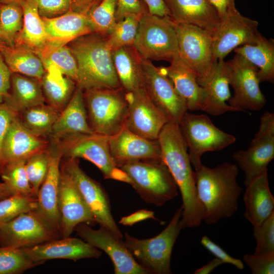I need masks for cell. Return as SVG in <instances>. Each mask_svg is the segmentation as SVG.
<instances>
[{
    "mask_svg": "<svg viewBox=\"0 0 274 274\" xmlns=\"http://www.w3.org/2000/svg\"><path fill=\"white\" fill-rule=\"evenodd\" d=\"M157 141L162 160L181 194L182 211L179 226L181 229L198 227L202 221L203 211L197 196L195 171L179 124L169 121L161 130Z\"/></svg>",
    "mask_w": 274,
    "mask_h": 274,
    "instance_id": "6da1fadb",
    "label": "cell"
},
{
    "mask_svg": "<svg viewBox=\"0 0 274 274\" xmlns=\"http://www.w3.org/2000/svg\"><path fill=\"white\" fill-rule=\"evenodd\" d=\"M194 171L202 221L213 225L220 219L231 217L237 210L242 192L237 181V165L227 162L214 168L202 165Z\"/></svg>",
    "mask_w": 274,
    "mask_h": 274,
    "instance_id": "7a4b0ae2",
    "label": "cell"
},
{
    "mask_svg": "<svg viewBox=\"0 0 274 274\" xmlns=\"http://www.w3.org/2000/svg\"><path fill=\"white\" fill-rule=\"evenodd\" d=\"M67 45L77 62V85L83 91L122 87L113 63V50L107 36L92 32Z\"/></svg>",
    "mask_w": 274,
    "mask_h": 274,
    "instance_id": "3957f363",
    "label": "cell"
},
{
    "mask_svg": "<svg viewBox=\"0 0 274 274\" xmlns=\"http://www.w3.org/2000/svg\"><path fill=\"white\" fill-rule=\"evenodd\" d=\"M119 168L146 203L160 207L178 194V186L162 160L131 161Z\"/></svg>",
    "mask_w": 274,
    "mask_h": 274,
    "instance_id": "277c9868",
    "label": "cell"
},
{
    "mask_svg": "<svg viewBox=\"0 0 274 274\" xmlns=\"http://www.w3.org/2000/svg\"><path fill=\"white\" fill-rule=\"evenodd\" d=\"M83 98L88 123L94 133L111 136L124 127L128 105L122 87L90 89L83 91Z\"/></svg>",
    "mask_w": 274,
    "mask_h": 274,
    "instance_id": "5b68a950",
    "label": "cell"
},
{
    "mask_svg": "<svg viewBox=\"0 0 274 274\" xmlns=\"http://www.w3.org/2000/svg\"><path fill=\"white\" fill-rule=\"evenodd\" d=\"M182 207L174 213L169 223L160 233L150 238L139 239L124 233V243L136 261L150 273H172V250L182 230L179 226Z\"/></svg>",
    "mask_w": 274,
    "mask_h": 274,
    "instance_id": "8992f818",
    "label": "cell"
},
{
    "mask_svg": "<svg viewBox=\"0 0 274 274\" xmlns=\"http://www.w3.org/2000/svg\"><path fill=\"white\" fill-rule=\"evenodd\" d=\"M109 138L94 133L75 134L54 139L58 143L63 158L86 159L100 170L105 179L130 184L129 178L117 166L111 155Z\"/></svg>",
    "mask_w": 274,
    "mask_h": 274,
    "instance_id": "52a82bcc",
    "label": "cell"
},
{
    "mask_svg": "<svg viewBox=\"0 0 274 274\" xmlns=\"http://www.w3.org/2000/svg\"><path fill=\"white\" fill-rule=\"evenodd\" d=\"M133 46L143 59L171 62L179 55L178 40L172 20L149 11L140 18Z\"/></svg>",
    "mask_w": 274,
    "mask_h": 274,
    "instance_id": "ba28073f",
    "label": "cell"
},
{
    "mask_svg": "<svg viewBox=\"0 0 274 274\" xmlns=\"http://www.w3.org/2000/svg\"><path fill=\"white\" fill-rule=\"evenodd\" d=\"M179 126L188 148L191 165L195 170L202 164L205 152L221 150L233 144L235 137L216 127L206 115L185 113Z\"/></svg>",
    "mask_w": 274,
    "mask_h": 274,
    "instance_id": "9c48e42d",
    "label": "cell"
},
{
    "mask_svg": "<svg viewBox=\"0 0 274 274\" xmlns=\"http://www.w3.org/2000/svg\"><path fill=\"white\" fill-rule=\"evenodd\" d=\"M172 21L177 36L179 56L193 73L200 86L209 77L216 62L213 37L196 26Z\"/></svg>",
    "mask_w": 274,
    "mask_h": 274,
    "instance_id": "30bf717a",
    "label": "cell"
},
{
    "mask_svg": "<svg viewBox=\"0 0 274 274\" xmlns=\"http://www.w3.org/2000/svg\"><path fill=\"white\" fill-rule=\"evenodd\" d=\"M226 65L229 84L234 90L228 105L237 111L261 109L266 99L260 89L258 68L236 53Z\"/></svg>",
    "mask_w": 274,
    "mask_h": 274,
    "instance_id": "8fae6325",
    "label": "cell"
},
{
    "mask_svg": "<svg viewBox=\"0 0 274 274\" xmlns=\"http://www.w3.org/2000/svg\"><path fill=\"white\" fill-rule=\"evenodd\" d=\"M63 158L61 161V167L77 185L96 223L106 228L118 238L122 239L123 234L112 214L109 197L105 189L83 170L78 159Z\"/></svg>",
    "mask_w": 274,
    "mask_h": 274,
    "instance_id": "7c38bea8",
    "label": "cell"
},
{
    "mask_svg": "<svg viewBox=\"0 0 274 274\" xmlns=\"http://www.w3.org/2000/svg\"><path fill=\"white\" fill-rule=\"evenodd\" d=\"M232 157L245 174V186L267 169L274 158L273 113L263 114L259 129L248 148L234 153Z\"/></svg>",
    "mask_w": 274,
    "mask_h": 274,
    "instance_id": "4fadbf2b",
    "label": "cell"
},
{
    "mask_svg": "<svg viewBox=\"0 0 274 274\" xmlns=\"http://www.w3.org/2000/svg\"><path fill=\"white\" fill-rule=\"evenodd\" d=\"M128 112L125 126L135 134L150 140H157L169 120L153 102L144 88L125 92Z\"/></svg>",
    "mask_w": 274,
    "mask_h": 274,
    "instance_id": "5bb4252c",
    "label": "cell"
},
{
    "mask_svg": "<svg viewBox=\"0 0 274 274\" xmlns=\"http://www.w3.org/2000/svg\"><path fill=\"white\" fill-rule=\"evenodd\" d=\"M61 238L33 211L0 224V246L23 248Z\"/></svg>",
    "mask_w": 274,
    "mask_h": 274,
    "instance_id": "9a60e30c",
    "label": "cell"
},
{
    "mask_svg": "<svg viewBox=\"0 0 274 274\" xmlns=\"http://www.w3.org/2000/svg\"><path fill=\"white\" fill-rule=\"evenodd\" d=\"M77 235L91 246L104 251L111 259L115 274H148L149 271L132 256L124 242L102 226L94 229L86 223L75 227Z\"/></svg>",
    "mask_w": 274,
    "mask_h": 274,
    "instance_id": "2e32d148",
    "label": "cell"
},
{
    "mask_svg": "<svg viewBox=\"0 0 274 274\" xmlns=\"http://www.w3.org/2000/svg\"><path fill=\"white\" fill-rule=\"evenodd\" d=\"M144 88L153 102L169 121L179 124L188 109L186 104L161 67L152 61L143 59Z\"/></svg>",
    "mask_w": 274,
    "mask_h": 274,
    "instance_id": "e0dca14e",
    "label": "cell"
},
{
    "mask_svg": "<svg viewBox=\"0 0 274 274\" xmlns=\"http://www.w3.org/2000/svg\"><path fill=\"white\" fill-rule=\"evenodd\" d=\"M49 141L47 149L49 153L48 172L40 188L37 207L33 211L48 227L60 235L58 192L60 163L63 156L56 140L49 138Z\"/></svg>",
    "mask_w": 274,
    "mask_h": 274,
    "instance_id": "ac0fdd59",
    "label": "cell"
},
{
    "mask_svg": "<svg viewBox=\"0 0 274 274\" xmlns=\"http://www.w3.org/2000/svg\"><path fill=\"white\" fill-rule=\"evenodd\" d=\"M58 209L61 238L70 236L80 223H96L77 185L61 166Z\"/></svg>",
    "mask_w": 274,
    "mask_h": 274,
    "instance_id": "d6986e66",
    "label": "cell"
},
{
    "mask_svg": "<svg viewBox=\"0 0 274 274\" xmlns=\"http://www.w3.org/2000/svg\"><path fill=\"white\" fill-rule=\"evenodd\" d=\"M258 22L242 15L238 11L223 22L213 37V51L216 61L224 58L235 48L254 44L261 35Z\"/></svg>",
    "mask_w": 274,
    "mask_h": 274,
    "instance_id": "ffe728a7",
    "label": "cell"
},
{
    "mask_svg": "<svg viewBox=\"0 0 274 274\" xmlns=\"http://www.w3.org/2000/svg\"><path fill=\"white\" fill-rule=\"evenodd\" d=\"M109 143L111 155L119 167L131 161L162 160L157 140L146 139L125 127L109 136Z\"/></svg>",
    "mask_w": 274,
    "mask_h": 274,
    "instance_id": "44dd1931",
    "label": "cell"
},
{
    "mask_svg": "<svg viewBox=\"0 0 274 274\" xmlns=\"http://www.w3.org/2000/svg\"><path fill=\"white\" fill-rule=\"evenodd\" d=\"M27 257L35 262H44L53 259L77 261L81 259L98 258L102 253L82 238H58L29 247L21 248Z\"/></svg>",
    "mask_w": 274,
    "mask_h": 274,
    "instance_id": "7402d4cb",
    "label": "cell"
},
{
    "mask_svg": "<svg viewBox=\"0 0 274 274\" xmlns=\"http://www.w3.org/2000/svg\"><path fill=\"white\" fill-rule=\"evenodd\" d=\"M174 21L198 27L214 37L222 23L208 0H163Z\"/></svg>",
    "mask_w": 274,
    "mask_h": 274,
    "instance_id": "603a6c76",
    "label": "cell"
},
{
    "mask_svg": "<svg viewBox=\"0 0 274 274\" xmlns=\"http://www.w3.org/2000/svg\"><path fill=\"white\" fill-rule=\"evenodd\" d=\"M49 142V139L37 135L25 128L17 116L3 143L0 169L7 163L26 160L31 156L46 150Z\"/></svg>",
    "mask_w": 274,
    "mask_h": 274,
    "instance_id": "cb8c5ba5",
    "label": "cell"
},
{
    "mask_svg": "<svg viewBox=\"0 0 274 274\" xmlns=\"http://www.w3.org/2000/svg\"><path fill=\"white\" fill-rule=\"evenodd\" d=\"M226 62H216L209 77L200 86L205 97L201 110L214 116L237 111L226 103L230 98Z\"/></svg>",
    "mask_w": 274,
    "mask_h": 274,
    "instance_id": "d4e9b609",
    "label": "cell"
},
{
    "mask_svg": "<svg viewBox=\"0 0 274 274\" xmlns=\"http://www.w3.org/2000/svg\"><path fill=\"white\" fill-rule=\"evenodd\" d=\"M267 170L246 186L244 216L253 226L261 224L274 212V197L269 188Z\"/></svg>",
    "mask_w": 274,
    "mask_h": 274,
    "instance_id": "484cf974",
    "label": "cell"
},
{
    "mask_svg": "<svg viewBox=\"0 0 274 274\" xmlns=\"http://www.w3.org/2000/svg\"><path fill=\"white\" fill-rule=\"evenodd\" d=\"M94 133L88 123L83 90L77 85L55 121L49 138L59 139L68 135Z\"/></svg>",
    "mask_w": 274,
    "mask_h": 274,
    "instance_id": "4316f807",
    "label": "cell"
},
{
    "mask_svg": "<svg viewBox=\"0 0 274 274\" xmlns=\"http://www.w3.org/2000/svg\"><path fill=\"white\" fill-rule=\"evenodd\" d=\"M166 67H160L179 95L185 100L188 110H201L205 95L193 73L178 55Z\"/></svg>",
    "mask_w": 274,
    "mask_h": 274,
    "instance_id": "83f0119b",
    "label": "cell"
},
{
    "mask_svg": "<svg viewBox=\"0 0 274 274\" xmlns=\"http://www.w3.org/2000/svg\"><path fill=\"white\" fill-rule=\"evenodd\" d=\"M48 41L67 44L93 31L88 16L73 11L52 18H42Z\"/></svg>",
    "mask_w": 274,
    "mask_h": 274,
    "instance_id": "f1b7e54d",
    "label": "cell"
},
{
    "mask_svg": "<svg viewBox=\"0 0 274 274\" xmlns=\"http://www.w3.org/2000/svg\"><path fill=\"white\" fill-rule=\"evenodd\" d=\"M112 58L120 83L125 92L144 88L143 58L133 45L113 50Z\"/></svg>",
    "mask_w": 274,
    "mask_h": 274,
    "instance_id": "f546056e",
    "label": "cell"
},
{
    "mask_svg": "<svg viewBox=\"0 0 274 274\" xmlns=\"http://www.w3.org/2000/svg\"><path fill=\"white\" fill-rule=\"evenodd\" d=\"M5 102L16 113L45 103L41 80L18 73H12L9 95Z\"/></svg>",
    "mask_w": 274,
    "mask_h": 274,
    "instance_id": "4dcf8cb0",
    "label": "cell"
},
{
    "mask_svg": "<svg viewBox=\"0 0 274 274\" xmlns=\"http://www.w3.org/2000/svg\"><path fill=\"white\" fill-rule=\"evenodd\" d=\"M41 83L45 102L60 112L67 105L77 86L74 80L54 65L45 69Z\"/></svg>",
    "mask_w": 274,
    "mask_h": 274,
    "instance_id": "1f68e13d",
    "label": "cell"
},
{
    "mask_svg": "<svg viewBox=\"0 0 274 274\" xmlns=\"http://www.w3.org/2000/svg\"><path fill=\"white\" fill-rule=\"evenodd\" d=\"M23 12V25L17 35L15 45L26 46L36 51L48 41L42 17L40 16L36 0H21Z\"/></svg>",
    "mask_w": 274,
    "mask_h": 274,
    "instance_id": "d6a6232c",
    "label": "cell"
},
{
    "mask_svg": "<svg viewBox=\"0 0 274 274\" xmlns=\"http://www.w3.org/2000/svg\"><path fill=\"white\" fill-rule=\"evenodd\" d=\"M234 52L246 58L258 70L260 82L274 81V40L261 35L254 44H246L235 48Z\"/></svg>",
    "mask_w": 274,
    "mask_h": 274,
    "instance_id": "836d02e7",
    "label": "cell"
},
{
    "mask_svg": "<svg viewBox=\"0 0 274 274\" xmlns=\"http://www.w3.org/2000/svg\"><path fill=\"white\" fill-rule=\"evenodd\" d=\"M1 52L12 73L40 80L45 74L42 60L30 48L22 45L7 46Z\"/></svg>",
    "mask_w": 274,
    "mask_h": 274,
    "instance_id": "e575fe53",
    "label": "cell"
},
{
    "mask_svg": "<svg viewBox=\"0 0 274 274\" xmlns=\"http://www.w3.org/2000/svg\"><path fill=\"white\" fill-rule=\"evenodd\" d=\"M34 51L42 60L45 69L54 65L64 75L77 82V62L67 44L47 41L43 46Z\"/></svg>",
    "mask_w": 274,
    "mask_h": 274,
    "instance_id": "d590c367",
    "label": "cell"
},
{
    "mask_svg": "<svg viewBox=\"0 0 274 274\" xmlns=\"http://www.w3.org/2000/svg\"><path fill=\"white\" fill-rule=\"evenodd\" d=\"M60 113L45 103L22 111L18 113L17 118L21 124L32 133L49 139Z\"/></svg>",
    "mask_w": 274,
    "mask_h": 274,
    "instance_id": "8d00e7d4",
    "label": "cell"
},
{
    "mask_svg": "<svg viewBox=\"0 0 274 274\" xmlns=\"http://www.w3.org/2000/svg\"><path fill=\"white\" fill-rule=\"evenodd\" d=\"M25 160L5 164L0 169V176L12 195L35 197L25 170Z\"/></svg>",
    "mask_w": 274,
    "mask_h": 274,
    "instance_id": "74e56055",
    "label": "cell"
},
{
    "mask_svg": "<svg viewBox=\"0 0 274 274\" xmlns=\"http://www.w3.org/2000/svg\"><path fill=\"white\" fill-rule=\"evenodd\" d=\"M23 19L19 2L0 4V39L8 46L15 45V38L22 27Z\"/></svg>",
    "mask_w": 274,
    "mask_h": 274,
    "instance_id": "f35d334b",
    "label": "cell"
},
{
    "mask_svg": "<svg viewBox=\"0 0 274 274\" xmlns=\"http://www.w3.org/2000/svg\"><path fill=\"white\" fill-rule=\"evenodd\" d=\"M30 259L21 248L0 247V274H19L43 264Z\"/></svg>",
    "mask_w": 274,
    "mask_h": 274,
    "instance_id": "ab89813d",
    "label": "cell"
},
{
    "mask_svg": "<svg viewBox=\"0 0 274 274\" xmlns=\"http://www.w3.org/2000/svg\"><path fill=\"white\" fill-rule=\"evenodd\" d=\"M141 17L130 15L116 22L107 36L113 50L124 46L133 45Z\"/></svg>",
    "mask_w": 274,
    "mask_h": 274,
    "instance_id": "60d3db41",
    "label": "cell"
},
{
    "mask_svg": "<svg viewBox=\"0 0 274 274\" xmlns=\"http://www.w3.org/2000/svg\"><path fill=\"white\" fill-rule=\"evenodd\" d=\"M117 0H102L88 16L93 32L107 36L116 23Z\"/></svg>",
    "mask_w": 274,
    "mask_h": 274,
    "instance_id": "b9f144b4",
    "label": "cell"
},
{
    "mask_svg": "<svg viewBox=\"0 0 274 274\" xmlns=\"http://www.w3.org/2000/svg\"><path fill=\"white\" fill-rule=\"evenodd\" d=\"M37 198L18 195H11L0 200V224L6 223L19 215L33 211Z\"/></svg>",
    "mask_w": 274,
    "mask_h": 274,
    "instance_id": "7bdbcfd3",
    "label": "cell"
},
{
    "mask_svg": "<svg viewBox=\"0 0 274 274\" xmlns=\"http://www.w3.org/2000/svg\"><path fill=\"white\" fill-rule=\"evenodd\" d=\"M47 149L31 156L25 162L27 176L37 197L48 172L49 153Z\"/></svg>",
    "mask_w": 274,
    "mask_h": 274,
    "instance_id": "ee69618b",
    "label": "cell"
},
{
    "mask_svg": "<svg viewBox=\"0 0 274 274\" xmlns=\"http://www.w3.org/2000/svg\"><path fill=\"white\" fill-rule=\"evenodd\" d=\"M253 227L256 244L254 253L261 254L274 251V212L261 224Z\"/></svg>",
    "mask_w": 274,
    "mask_h": 274,
    "instance_id": "f6af8a7d",
    "label": "cell"
},
{
    "mask_svg": "<svg viewBox=\"0 0 274 274\" xmlns=\"http://www.w3.org/2000/svg\"><path fill=\"white\" fill-rule=\"evenodd\" d=\"M243 260L253 274L274 273V251L261 254H245Z\"/></svg>",
    "mask_w": 274,
    "mask_h": 274,
    "instance_id": "bcb514c9",
    "label": "cell"
},
{
    "mask_svg": "<svg viewBox=\"0 0 274 274\" xmlns=\"http://www.w3.org/2000/svg\"><path fill=\"white\" fill-rule=\"evenodd\" d=\"M42 18H52L72 10L73 0H36Z\"/></svg>",
    "mask_w": 274,
    "mask_h": 274,
    "instance_id": "7dc6e473",
    "label": "cell"
},
{
    "mask_svg": "<svg viewBox=\"0 0 274 274\" xmlns=\"http://www.w3.org/2000/svg\"><path fill=\"white\" fill-rule=\"evenodd\" d=\"M148 11L144 0H117L116 22L130 15L142 17Z\"/></svg>",
    "mask_w": 274,
    "mask_h": 274,
    "instance_id": "c3c4849f",
    "label": "cell"
},
{
    "mask_svg": "<svg viewBox=\"0 0 274 274\" xmlns=\"http://www.w3.org/2000/svg\"><path fill=\"white\" fill-rule=\"evenodd\" d=\"M200 242L207 250L217 258L222 261L224 263H229L233 265L239 270L244 268V264L241 260L229 255L221 247L211 241L207 236L204 235L202 236Z\"/></svg>",
    "mask_w": 274,
    "mask_h": 274,
    "instance_id": "681fc988",
    "label": "cell"
},
{
    "mask_svg": "<svg viewBox=\"0 0 274 274\" xmlns=\"http://www.w3.org/2000/svg\"><path fill=\"white\" fill-rule=\"evenodd\" d=\"M17 115V113L5 102L3 100L0 101V167L2 163L3 143L12 122Z\"/></svg>",
    "mask_w": 274,
    "mask_h": 274,
    "instance_id": "f907efd6",
    "label": "cell"
},
{
    "mask_svg": "<svg viewBox=\"0 0 274 274\" xmlns=\"http://www.w3.org/2000/svg\"><path fill=\"white\" fill-rule=\"evenodd\" d=\"M218 14L222 22L238 10L235 7V0H208Z\"/></svg>",
    "mask_w": 274,
    "mask_h": 274,
    "instance_id": "816d5d0a",
    "label": "cell"
},
{
    "mask_svg": "<svg viewBox=\"0 0 274 274\" xmlns=\"http://www.w3.org/2000/svg\"><path fill=\"white\" fill-rule=\"evenodd\" d=\"M12 73L0 52V101L9 95Z\"/></svg>",
    "mask_w": 274,
    "mask_h": 274,
    "instance_id": "f5cc1de1",
    "label": "cell"
},
{
    "mask_svg": "<svg viewBox=\"0 0 274 274\" xmlns=\"http://www.w3.org/2000/svg\"><path fill=\"white\" fill-rule=\"evenodd\" d=\"M149 219L157 220L161 224L164 223L155 218L153 212L147 210H138L129 215L122 217L119 222L124 225L132 226L138 222Z\"/></svg>",
    "mask_w": 274,
    "mask_h": 274,
    "instance_id": "db71d44e",
    "label": "cell"
},
{
    "mask_svg": "<svg viewBox=\"0 0 274 274\" xmlns=\"http://www.w3.org/2000/svg\"><path fill=\"white\" fill-rule=\"evenodd\" d=\"M102 0H73L72 11L89 16Z\"/></svg>",
    "mask_w": 274,
    "mask_h": 274,
    "instance_id": "11a10c76",
    "label": "cell"
},
{
    "mask_svg": "<svg viewBox=\"0 0 274 274\" xmlns=\"http://www.w3.org/2000/svg\"><path fill=\"white\" fill-rule=\"evenodd\" d=\"M149 12L161 17L169 16L168 10L163 0H144Z\"/></svg>",
    "mask_w": 274,
    "mask_h": 274,
    "instance_id": "9f6ffc18",
    "label": "cell"
},
{
    "mask_svg": "<svg viewBox=\"0 0 274 274\" xmlns=\"http://www.w3.org/2000/svg\"><path fill=\"white\" fill-rule=\"evenodd\" d=\"M221 260L216 258L209 262L202 267L197 268L194 272V274H208L219 265L223 264Z\"/></svg>",
    "mask_w": 274,
    "mask_h": 274,
    "instance_id": "6f0895ef",
    "label": "cell"
},
{
    "mask_svg": "<svg viewBox=\"0 0 274 274\" xmlns=\"http://www.w3.org/2000/svg\"><path fill=\"white\" fill-rule=\"evenodd\" d=\"M12 195L6 185L0 183V200Z\"/></svg>",
    "mask_w": 274,
    "mask_h": 274,
    "instance_id": "680465c9",
    "label": "cell"
},
{
    "mask_svg": "<svg viewBox=\"0 0 274 274\" xmlns=\"http://www.w3.org/2000/svg\"><path fill=\"white\" fill-rule=\"evenodd\" d=\"M21 0H0V4H7L12 2H19Z\"/></svg>",
    "mask_w": 274,
    "mask_h": 274,
    "instance_id": "91938a15",
    "label": "cell"
},
{
    "mask_svg": "<svg viewBox=\"0 0 274 274\" xmlns=\"http://www.w3.org/2000/svg\"><path fill=\"white\" fill-rule=\"evenodd\" d=\"M7 46L8 45L5 42L0 39V52Z\"/></svg>",
    "mask_w": 274,
    "mask_h": 274,
    "instance_id": "94428289",
    "label": "cell"
}]
</instances>
